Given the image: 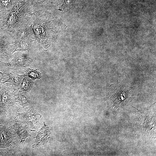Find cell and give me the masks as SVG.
<instances>
[{"label":"cell","mask_w":156,"mask_h":156,"mask_svg":"<svg viewBox=\"0 0 156 156\" xmlns=\"http://www.w3.org/2000/svg\"><path fill=\"white\" fill-rule=\"evenodd\" d=\"M31 19L36 41L47 50L59 34L61 23L52 13L35 10H33Z\"/></svg>","instance_id":"1"},{"label":"cell","mask_w":156,"mask_h":156,"mask_svg":"<svg viewBox=\"0 0 156 156\" xmlns=\"http://www.w3.org/2000/svg\"><path fill=\"white\" fill-rule=\"evenodd\" d=\"M34 82L27 75L25 76L21 82L19 92H29L33 87Z\"/></svg>","instance_id":"8"},{"label":"cell","mask_w":156,"mask_h":156,"mask_svg":"<svg viewBox=\"0 0 156 156\" xmlns=\"http://www.w3.org/2000/svg\"><path fill=\"white\" fill-rule=\"evenodd\" d=\"M34 40H36L34 33L24 38L14 40L15 49L14 52L17 51H27L29 52L31 49L32 43Z\"/></svg>","instance_id":"4"},{"label":"cell","mask_w":156,"mask_h":156,"mask_svg":"<svg viewBox=\"0 0 156 156\" xmlns=\"http://www.w3.org/2000/svg\"><path fill=\"white\" fill-rule=\"evenodd\" d=\"M17 51L13 53L12 57L9 62L3 63L13 68L23 69L31 65L36 60V58L23 53V51Z\"/></svg>","instance_id":"3"},{"label":"cell","mask_w":156,"mask_h":156,"mask_svg":"<svg viewBox=\"0 0 156 156\" xmlns=\"http://www.w3.org/2000/svg\"><path fill=\"white\" fill-rule=\"evenodd\" d=\"M15 100L20 105L25 107L30 103V97L26 92H22L15 95Z\"/></svg>","instance_id":"7"},{"label":"cell","mask_w":156,"mask_h":156,"mask_svg":"<svg viewBox=\"0 0 156 156\" xmlns=\"http://www.w3.org/2000/svg\"><path fill=\"white\" fill-rule=\"evenodd\" d=\"M33 12V10L27 8L24 0L15 4L8 12L6 21L9 33L13 35L18 29L30 21Z\"/></svg>","instance_id":"2"},{"label":"cell","mask_w":156,"mask_h":156,"mask_svg":"<svg viewBox=\"0 0 156 156\" xmlns=\"http://www.w3.org/2000/svg\"><path fill=\"white\" fill-rule=\"evenodd\" d=\"M50 134L48 128L46 125H44L37 136L35 140L36 144L33 145V147L38 146L40 145H45L48 140Z\"/></svg>","instance_id":"5"},{"label":"cell","mask_w":156,"mask_h":156,"mask_svg":"<svg viewBox=\"0 0 156 156\" xmlns=\"http://www.w3.org/2000/svg\"><path fill=\"white\" fill-rule=\"evenodd\" d=\"M6 76V73H3L0 71V83L1 82V81L3 79H5L4 77Z\"/></svg>","instance_id":"12"},{"label":"cell","mask_w":156,"mask_h":156,"mask_svg":"<svg viewBox=\"0 0 156 156\" xmlns=\"http://www.w3.org/2000/svg\"><path fill=\"white\" fill-rule=\"evenodd\" d=\"M6 74V76L9 77V78L4 82H1V83H9L14 90L19 89L24 77L27 75L25 73L23 75H19L11 73Z\"/></svg>","instance_id":"6"},{"label":"cell","mask_w":156,"mask_h":156,"mask_svg":"<svg viewBox=\"0 0 156 156\" xmlns=\"http://www.w3.org/2000/svg\"><path fill=\"white\" fill-rule=\"evenodd\" d=\"M14 0H0V4L3 8L8 9L9 11L14 6Z\"/></svg>","instance_id":"10"},{"label":"cell","mask_w":156,"mask_h":156,"mask_svg":"<svg viewBox=\"0 0 156 156\" xmlns=\"http://www.w3.org/2000/svg\"><path fill=\"white\" fill-rule=\"evenodd\" d=\"M75 0H65L60 10L62 11H66L71 8Z\"/></svg>","instance_id":"11"},{"label":"cell","mask_w":156,"mask_h":156,"mask_svg":"<svg viewBox=\"0 0 156 156\" xmlns=\"http://www.w3.org/2000/svg\"><path fill=\"white\" fill-rule=\"evenodd\" d=\"M25 73L32 80H35L37 79H40L41 77V73L37 70V69L28 68Z\"/></svg>","instance_id":"9"}]
</instances>
